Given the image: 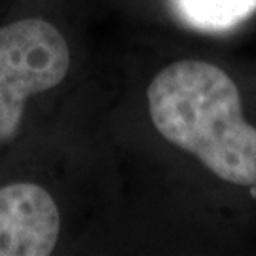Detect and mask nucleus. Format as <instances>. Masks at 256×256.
I'll list each match as a JSON object with an SVG mask.
<instances>
[{"label": "nucleus", "instance_id": "obj_1", "mask_svg": "<svg viewBox=\"0 0 256 256\" xmlns=\"http://www.w3.org/2000/svg\"><path fill=\"white\" fill-rule=\"evenodd\" d=\"M156 129L210 173L256 186V128L245 122L236 82L220 66L186 59L156 74L146 92Z\"/></svg>", "mask_w": 256, "mask_h": 256}, {"label": "nucleus", "instance_id": "obj_2", "mask_svg": "<svg viewBox=\"0 0 256 256\" xmlns=\"http://www.w3.org/2000/svg\"><path fill=\"white\" fill-rule=\"evenodd\" d=\"M68 66V44L50 21L30 18L0 27V144L19 131L28 99L59 86Z\"/></svg>", "mask_w": 256, "mask_h": 256}, {"label": "nucleus", "instance_id": "obj_3", "mask_svg": "<svg viewBox=\"0 0 256 256\" xmlns=\"http://www.w3.org/2000/svg\"><path fill=\"white\" fill-rule=\"evenodd\" d=\"M59 230V209L42 186L18 182L0 188V256L52 254Z\"/></svg>", "mask_w": 256, "mask_h": 256}, {"label": "nucleus", "instance_id": "obj_4", "mask_svg": "<svg viewBox=\"0 0 256 256\" xmlns=\"http://www.w3.org/2000/svg\"><path fill=\"white\" fill-rule=\"evenodd\" d=\"M176 6L188 23L218 30L247 19L256 10V0H176Z\"/></svg>", "mask_w": 256, "mask_h": 256}]
</instances>
